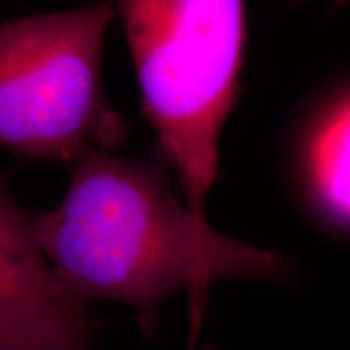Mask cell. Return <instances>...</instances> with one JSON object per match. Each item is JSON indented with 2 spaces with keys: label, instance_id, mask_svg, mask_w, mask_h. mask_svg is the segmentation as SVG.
<instances>
[{
  "label": "cell",
  "instance_id": "8992f818",
  "mask_svg": "<svg viewBox=\"0 0 350 350\" xmlns=\"http://www.w3.org/2000/svg\"><path fill=\"white\" fill-rule=\"evenodd\" d=\"M0 350H90V337H55L0 345Z\"/></svg>",
  "mask_w": 350,
  "mask_h": 350
},
{
  "label": "cell",
  "instance_id": "52a82bcc",
  "mask_svg": "<svg viewBox=\"0 0 350 350\" xmlns=\"http://www.w3.org/2000/svg\"><path fill=\"white\" fill-rule=\"evenodd\" d=\"M195 350H220L218 347H214V345H211V342H206V345H202V347H199V349Z\"/></svg>",
  "mask_w": 350,
  "mask_h": 350
},
{
  "label": "cell",
  "instance_id": "7a4b0ae2",
  "mask_svg": "<svg viewBox=\"0 0 350 350\" xmlns=\"http://www.w3.org/2000/svg\"><path fill=\"white\" fill-rule=\"evenodd\" d=\"M137 70L142 109L185 204L206 218L220 135L238 96L245 0H113Z\"/></svg>",
  "mask_w": 350,
  "mask_h": 350
},
{
  "label": "cell",
  "instance_id": "277c9868",
  "mask_svg": "<svg viewBox=\"0 0 350 350\" xmlns=\"http://www.w3.org/2000/svg\"><path fill=\"white\" fill-rule=\"evenodd\" d=\"M92 317L53 275L31 232V218L0 187V345L90 337Z\"/></svg>",
  "mask_w": 350,
  "mask_h": 350
},
{
  "label": "cell",
  "instance_id": "6da1fadb",
  "mask_svg": "<svg viewBox=\"0 0 350 350\" xmlns=\"http://www.w3.org/2000/svg\"><path fill=\"white\" fill-rule=\"evenodd\" d=\"M31 232L72 298L126 304L144 331L162 301L187 288V350L197 349L216 280L290 278L282 255L214 230L158 167L111 152H82L61 204L31 218Z\"/></svg>",
  "mask_w": 350,
  "mask_h": 350
},
{
  "label": "cell",
  "instance_id": "3957f363",
  "mask_svg": "<svg viewBox=\"0 0 350 350\" xmlns=\"http://www.w3.org/2000/svg\"><path fill=\"white\" fill-rule=\"evenodd\" d=\"M113 0L0 25V146L39 160L111 152L129 125L105 98L101 55Z\"/></svg>",
  "mask_w": 350,
  "mask_h": 350
},
{
  "label": "cell",
  "instance_id": "5b68a950",
  "mask_svg": "<svg viewBox=\"0 0 350 350\" xmlns=\"http://www.w3.org/2000/svg\"><path fill=\"white\" fill-rule=\"evenodd\" d=\"M349 88H338L313 113L301 140V179L313 213L338 234L349 232Z\"/></svg>",
  "mask_w": 350,
  "mask_h": 350
}]
</instances>
